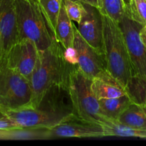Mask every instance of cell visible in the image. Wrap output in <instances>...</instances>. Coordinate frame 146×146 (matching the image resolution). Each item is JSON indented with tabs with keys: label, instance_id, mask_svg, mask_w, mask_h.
Segmentation results:
<instances>
[{
	"label": "cell",
	"instance_id": "cell-25",
	"mask_svg": "<svg viewBox=\"0 0 146 146\" xmlns=\"http://www.w3.org/2000/svg\"><path fill=\"white\" fill-rule=\"evenodd\" d=\"M72 1H80V2L82 3V4H90V5L93 6V7H97V8L100 10V0H72Z\"/></svg>",
	"mask_w": 146,
	"mask_h": 146
},
{
	"label": "cell",
	"instance_id": "cell-19",
	"mask_svg": "<svg viewBox=\"0 0 146 146\" xmlns=\"http://www.w3.org/2000/svg\"><path fill=\"white\" fill-rule=\"evenodd\" d=\"M126 91L133 102L146 106V78L133 76L126 86Z\"/></svg>",
	"mask_w": 146,
	"mask_h": 146
},
{
	"label": "cell",
	"instance_id": "cell-17",
	"mask_svg": "<svg viewBox=\"0 0 146 146\" xmlns=\"http://www.w3.org/2000/svg\"><path fill=\"white\" fill-rule=\"evenodd\" d=\"M98 101L102 113L110 121H117L122 113L133 102L128 95Z\"/></svg>",
	"mask_w": 146,
	"mask_h": 146
},
{
	"label": "cell",
	"instance_id": "cell-23",
	"mask_svg": "<svg viewBox=\"0 0 146 146\" xmlns=\"http://www.w3.org/2000/svg\"><path fill=\"white\" fill-rule=\"evenodd\" d=\"M20 128L0 111V132H11Z\"/></svg>",
	"mask_w": 146,
	"mask_h": 146
},
{
	"label": "cell",
	"instance_id": "cell-13",
	"mask_svg": "<svg viewBox=\"0 0 146 146\" xmlns=\"http://www.w3.org/2000/svg\"><path fill=\"white\" fill-rule=\"evenodd\" d=\"M19 40L15 0H0V45L3 56Z\"/></svg>",
	"mask_w": 146,
	"mask_h": 146
},
{
	"label": "cell",
	"instance_id": "cell-24",
	"mask_svg": "<svg viewBox=\"0 0 146 146\" xmlns=\"http://www.w3.org/2000/svg\"><path fill=\"white\" fill-rule=\"evenodd\" d=\"M64 57L65 61L69 64H77V52L73 46L67 48V49H64Z\"/></svg>",
	"mask_w": 146,
	"mask_h": 146
},
{
	"label": "cell",
	"instance_id": "cell-28",
	"mask_svg": "<svg viewBox=\"0 0 146 146\" xmlns=\"http://www.w3.org/2000/svg\"><path fill=\"white\" fill-rule=\"evenodd\" d=\"M3 56L2 55V51H1V45H0V58Z\"/></svg>",
	"mask_w": 146,
	"mask_h": 146
},
{
	"label": "cell",
	"instance_id": "cell-2",
	"mask_svg": "<svg viewBox=\"0 0 146 146\" xmlns=\"http://www.w3.org/2000/svg\"><path fill=\"white\" fill-rule=\"evenodd\" d=\"M102 21L106 69L126 88L133 74L124 35L118 23L103 14Z\"/></svg>",
	"mask_w": 146,
	"mask_h": 146
},
{
	"label": "cell",
	"instance_id": "cell-9",
	"mask_svg": "<svg viewBox=\"0 0 146 146\" xmlns=\"http://www.w3.org/2000/svg\"><path fill=\"white\" fill-rule=\"evenodd\" d=\"M0 111L21 128H51L67 119L32 107Z\"/></svg>",
	"mask_w": 146,
	"mask_h": 146
},
{
	"label": "cell",
	"instance_id": "cell-21",
	"mask_svg": "<svg viewBox=\"0 0 146 146\" xmlns=\"http://www.w3.org/2000/svg\"><path fill=\"white\" fill-rule=\"evenodd\" d=\"M125 14L130 19L146 26V0H130L125 7Z\"/></svg>",
	"mask_w": 146,
	"mask_h": 146
},
{
	"label": "cell",
	"instance_id": "cell-7",
	"mask_svg": "<svg viewBox=\"0 0 146 146\" xmlns=\"http://www.w3.org/2000/svg\"><path fill=\"white\" fill-rule=\"evenodd\" d=\"M38 52L37 46L32 41L24 38L14 44L4 56L9 68L22 75L30 82Z\"/></svg>",
	"mask_w": 146,
	"mask_h": 146
},
{
	"label": "cell",
	"instance_id": "cell-12",
	"mask_svg": "<svg viewBox=\"0 0 146 146\" xmlns=\"http://www.w3.org/2000/svg\"><path fill=\"white\" fill-rule=\"evenodd\" d=\"M83 5L84 11L77 28L87 43L103 56L102 14L97 7L87 4Z\"/></svg>",
	"mask_w": 146,
	"mask_h": 146
},
{
	"label": "cell",
	"instance_id": "cell-10",
	"mask_svg": "<svg viewBox=\"0 0 146 146\" xmlns=\"http://www.w3.org/2000/svg\"><path fill=\"white\" fill-rule=\"evenodd\" d=\"M102 137L104 135L101 125L82 120L76 115L47 129V138Z\"/></svg>",
	"mask_w": 146,
	"mask_h": 146
},
{
	"label": "cell",
	"instance_id": "cell-11",
	"mask_svg": "<svg viewBox=\"0 0 146 146\" xmlns=\"http://www.w3.org/2000/svg\"><path fill=\"white\" fill-rule=\"evenodd\" d=\"M73 27L74 34L73 47L77 52V64L80 70L92 79L100 73L107 71L104 56L80 36L74 23Z\"/></svg>",
	"mask_w": 146,
	"mask_h": 146
},
{
	"label": "cell",
	"instance_id": "cell-4",
	"mask_svg": "<svg viewBox=\"0 0 146 146\" xmlns=\"http://www.w3.org/2000/svg\"><path fill=\"white\" fill-rule=\"evenodd\" d=\"M19 40L32 41L38 51H44L55 41L37 0H15Z\"/></svg>",
	"mask_w": 146,
	"mask_h": 146
},
{
	"label": "cell",
	"instance_id": "cell-20",
	"mask_svg": "<svg viewBox=\"0 0 146 146\" xmlns=\"http://www.w3.org/2000/svg\"><path fill=\"white\" fill-rule=\"evenodd\" d=\"M100 5L102 14L107 16L118 24L125 14L123 0H100Z\"/></svg>",
	"mask_w": 146,
	"mask_h": 146
},
{
	"label": "cell",
	"instance_id": "cell-22",
	"mask_svg": "<svg viewBox=\"0 0 146 146\" xmlns=\"http://www.w3.org/2000/svg\"><path fill=\"white\" fill-rule=\"evenodd\" d=\"M63 4L70 19L78 24L84 11V7L82 3L72 0H63Z\"/></svg>",
	"mask_w": 146,
	"mask_h": 146
},
{
	"label": "cell",
	"instance_id": "cell-6",
	"mask_svg": "<svg viewBox=\"0 0 146 146\" xmlns=\"http://www.w3.org/2000/svg\"><path fill=\"white\" fill-rule=\"evenodd\" d=\"M119 26L125 40L133 76L146 78V47L140 38V31L144 26L130 19L126 14Z\"/></svg>",
	"mask_w": 146,
	"mask_h": 146
},
{
	"label": "cell",
	"instance_id": "cell-26",
	"mask_svg": "<svg viewBox=\"0 0 146 146\" xmlns=\"http://www.w3.org/2000/svg\"><path fill=\"white\" fill-rule=\"evenodd\" d=\"M140 38L143 44L146 47V26L143 27L140 31Z\"/></svg>",
	"mask_w": 146,
	"mask_h": 146
},
{
	"label": "cell",
	"instance_id": "cell-8",
	"mask_svg": "<svg viewBox=\"0 0 146 146\" xmlns=\"http://www.w3.org/2000/svg\"><path fill=\"white\" fill-rule=\"evenodd\" d=\"M36 108L64 118L75 115L66 80L63 82L54 84L49 88Z\"/></svg>",
	"mask_w": 146,
	"mask_h": 146
},
{
	"label": "cell",
	"instance_id": "cell-27",
	"mask_svg": "<svg viewBox=\"0 0 146 146\" xmlns=\"http://www.w3.org/2000/svg\"><path fill=\"white\" fill-rule=\"evenodd\" d=\"M130 1V0H123V2H124V4H125V7L127 5V4H129Z\"/></svg>",
	"mask_w": 146,
	"mask_h": 146
},
{
	"label": "cell",
	"instance_id": "cell-3",
	"mask_svg": "<svg viewBox=\"0 0 146 146\" xmlns=\"http://www.w3.org/2000/svg\"><path fill=\"white\" fill-rule=\"evenodd\" d=\"M66 81L76 116L101 125L107 118L102 113L98 99L92 91L91 78L80 70L77 64L67 63Z\"/></svg>",
	"mask_w": 146,
	"mask_h": 146
},
{
	"label": "cell",
	"instance_id": "cell-5",
	"mask_svg": "<svg viewBox=\"0 0 146 146\" xmlns=\"http://www.w3.org/2000/svg\"><path fill=\"white\" fill-rule=\"evenodd\" d=\"M32 107V91L28 79L7 66L0 58V109Z\"/></svg>",
	"mask_w": 146,
	"mask_h": 146
},
{
	"label": "cell",
	"instance_id": "cell-14",
	"mask_svg": "<svg viewBox=\"0 0 146 146\" xmlns=\"http://www.w3.org/2000/svg\"><path fill=\"white\" fill-rule=\"evenodd\" d=\"M91 88L98 100L128 95L125 87L107 71H103L92 78Z\"/></svg>",
	"mask_w": 146,
	"mask_h": 146
},
{
	"label": "cell",
	"instance_id": "cell-16",
	"mask_svg": "<svg viewBox=\"0 0 146 146\" xmlns=\"http://www.w3.org/2000/svg\"><path fill=\"white\" fill-rule=\"evenodd\" d=\"M117 121L135 129L146 131V106L132 102Z\"/></svg>",
	"mask_w": 146,
	"mask_h": 146
},
{
	"label": "cell",
	"instance_id": "cell-1",
	"mask_svg": "<svg viewBox=\"0 0 146 146\" xmlns=\"http://www.w3.org/2000/svg\"><path fill=\"white\" fill-rule=\"evenodd\" d=\"M67 73V63L60 43L55 40L47 49L39 51L35 68L30 78L33 108L38 106L49 88L65 81Z\"/></svg>",
	"mask_w": 146,
	"mask_h": 146
},
{
	"label": "cell",
	"instance_id": "cell-18",
	"mask_svg": "<svg viewBox=\"0 0 146 146\" xmlns=\"http://www.w3.org/2000/svg\"><path fill=\"white\" fill-rule=\"evenodd\" d=\"M52 34L55 38L57 19L63 0H37Z\"/></svg>",
	"mask_w": 146,
	"mask_h": 146
},
{
	"label": "cell",
	"instance_id": "cell-15",
	"mask_svg": "<svg viewBox=\"0 0 146 146\" xmlns=\"http://www.w3.org/2000/svg\"><path fill=\"white\" fill-rule=\"evenodd\" d=\"M74 27L72 21L68 17L62 3L55 30V39L60 43L63 49L73 46L74 42Z\"/></svg>",
	"mask_w": 146,
	"mask_h": 146
}]
</instances>
